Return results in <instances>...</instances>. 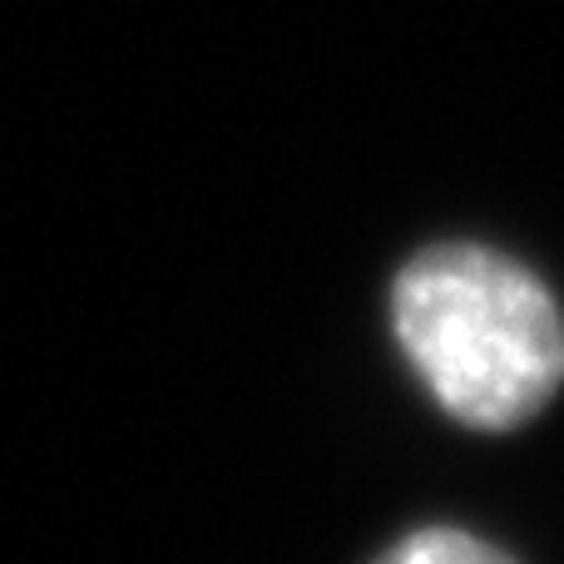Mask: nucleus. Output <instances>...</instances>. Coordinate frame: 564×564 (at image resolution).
Wrapping results in <instances>:
<instances>
[{"instance_id":"obj_1","label":"nucleus","mask_w":564,"mask_h":564,"mask_svg":"<svg viewBox=\"0 0 564 564\" xmlns=\"http://www.w3.org/2000/svg\"><path fill=\"white\" fill-rule=\"evenodd\" d=\"M391 327L436 401L476 431L530 421L564 381V317L545 282L490 248H431L391 288Z\"/></svg>"},{"instance_id":"obj_2","label":"nucleus","mask_w":564,"mask_h":564,"mask_svg":"<svg viewBox=\"0 0 564 564\" xmlns=\"http://www.w3.org/2000/svg\"><path fill=\"white\" fill-rule=\"evenodd\" d=\"M377 564H516L490 540H476L466 530H416L401 545H391Z\"/></svg>"}]
</instances>
